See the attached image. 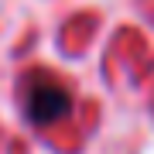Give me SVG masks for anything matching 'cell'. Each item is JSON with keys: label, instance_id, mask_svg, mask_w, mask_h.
<instances>
[{"label": "cell", "instance_id": "cell-1", "mask_svg": "<svg viewBox=\"0 0 154 154\" xmlns=\"http://www.w3.org/2000/svg\"><path fill=\"white\" fill-rule=\"evenodd\" d=\"M24 113L34 127H51L69 113L72 106V93L58 82L51 72H31V79L24 82Z\"/></svg>", "mask_w": 154, "mask_h": 154}]
</instances>
